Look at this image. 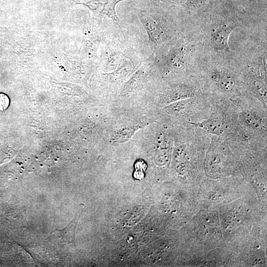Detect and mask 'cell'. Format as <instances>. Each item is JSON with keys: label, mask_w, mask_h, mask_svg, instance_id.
<instances>
[{"label": "cell", "mask_w": 267, "mask_h": 267, "mask_svg": "<svg viewBox=\"0 0 267 267\" xmlns=\"http://www.w3.org/2000/svg\"><path fill=\"white\" fill-rule=\"evenodd\" d=\"M186 100H181L175 102L171 104L169 107H167V110L173 113H179L180 112L184 110L187 107L188 105V101Z\"/></svg>", "instance_id": "11"}, {"label": "cell", "mask_w": 267, "mask_h": 267, "mask_svg": "<svg viewBox=\"0 0 267 267\" xmlns=\"http://www.w3.org/2000/svg\"><path fill=\"white\" fill-rule=\"evenodd\" d=\"M237 27L238 25L233 22H222L216 25L212 29L210 35L214 49L218 51H229L230 35Z\"/></svg>", "instance_id": "3"}, {"label": "cell", "mask_w": 267, "mask_h": 267, "mask_svg": "<svg viewBox=\"0 0 267 267\" xmlns=\"http://www.w3.org/2000/svg\"><path fill=\"white\" fill-rule=\"evenodd\" d=\"M138 16L148 33L152 49L158 52L173 37L171 27L162 18L146 11H140Z\"/></svg>", "instance_id": "1"}, {"label": "cell", "mask_w": 267, "mask_h": 267, "mask_svg": "<svg viewBox=\"0 0 267 267\" xmlns=\"http://www.w3.org/2000/svg\"><path fill=\"white\" fill-rule=\"evenodd\" d=\"M195 126L202 128L212 134L221 136L225 131L223 122L217 119L210 118L201 122L191 123Z\"/></svg>", "instance_id": "6"}, {"label": "cell", "mask_w": 267, "mask_h": 267, "mask_svg": "<svg viewBox=\"0 0 267 267\" xmlns=\"http://www.w3.org/2000/svg\"><path fill=\"white\" fill-rule=\"evenodd\" d=\"M186 50L181 43L176 40L169 44L163 52L160 53L156 62H160L166 69L171 71L182 70L186 65Z\"/></svg>", "instance_id": "2"}, {"label": "cell", "mask_w": 267, "mask_h": 267, "mask_svg": "<svg viewBox=\"0 0 267 267\" xmlns=\"http://www.w3.org/2000/svg\"><path fill=\"white\" fill-rule=\"evenodd\" d=\"M194 95V91L191 87L182 85L171 90L168 94V98L173 102L188 99Z\"/></svg>", "instance_id": "7"}, {"label": "cell", "mask_w": 267, "mask_h": 267, "mask_svg": "<svg viewBox=\"0 0 267 267\" xmlns=\"http://www.w3.org/2000/svg\"><path fill=\"white\" fill-rule=\"evenodd\" d=\"M138 127H134L130 129H126L118 133H117L112 138L114 143H122L128 140L134 134V133L137 130Z\"/></svg>", "instance_id": "10"}, {"label": "cell", "mask_w": 267, "mask_h": 267, "mask_svg": "<svg viewBox=\"0 0 267 267\" xmlns=\"http://www.w3.org/2000/svg\"><path fill=\"white\" fill-rule=\"evenodd\" d=\"M10 103L8 96L4 94H0V110H4L7 108Z\"/></svg>", "instance_id": "12"}, {"label": "cell", "mask_w": 267, "mask_h": 267, "mask_svg": "<svg viewBox=\"0 0 267 267\" xmlns=\"http://www.w3.org/2000/svg\"><path fill=\"white\" fill-rule=\"evenodd\" d=\"M187 5L189 9H193L201 6L205 0H186Z\"/></svg>", "instance_id": "13"}, {"label": "cell", "mask_w": 267, "mask_h": 267, "mask_svg": "<svg viewBox=\"0 0 267 267\" xmlns=\"http://www.w3.org/2000/svg\"><path fill=\"white\" fill-rule=\"evenodd\" d=\"M242 115L244 121L250 127L256 130L262 129V121L256 114L250 111H245Z\"/></svg>", "instance_id": "9"}, {"label": "cell", "mask_w": 267, "mask_h": 267, "mask_svg": "<svg viewBox=\"0 0 267 267\" xmlns=\"http://www.w3.org/2000/svg\"><path fill=\"white\" fill-rule=\"evenodd\" d=\"M212 80L223 92L231 93L235 90L236 81L234 76L228 71L214 69L211 73Z\"/></svg>", "instance_id": "5"}, {"label": "cell", "mask_w": 267, "mask_h": 267, "mask_svg": "<svg viewBox=\"0 0 267 267\" xmlns=\"http://www.w3.org/2000/svg\"><path fill=\"white\" fill-rule=\"evenodd\" d=\"M249 84L253 93L264 103H267V87L265 83L258 78H251Z\"/></svg>", "instance_id": "8"}, {"label": "cell", "mask_w": 267, "mask_h": 267, "mask_svg": "<svg viewBox=\"0 0 267 267\" xmlns=\"http://www.w3.org/2000/svg\"><path fill=\"white\" fill-rule=\"evenodd\" d=\"M80 210L73 220L62 230L56 229L50 234V239L54 241L71 244L75 241L76 231L79 219L82 213Z\"/></svg>", "instance_id": "4"}]
</instances>
